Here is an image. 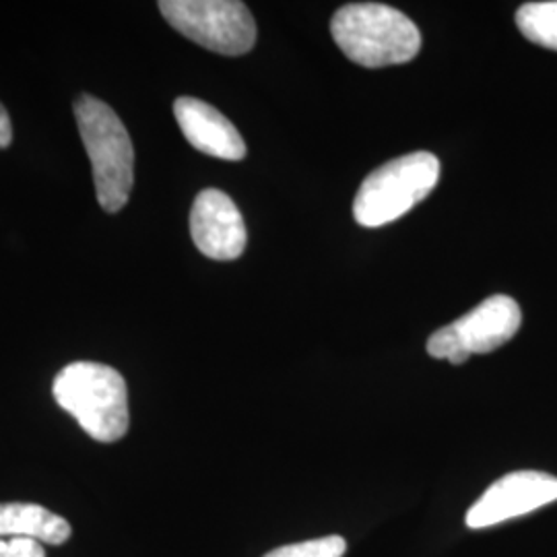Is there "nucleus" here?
I'll use <instances>...</instances> for the list:
<instances>
[{
  "label": "nucleus",
  "mask_w": 557,
  "mask_h": 557,
  "mask_svg": "<svg viewBox=\"0 0 557 557\" xmlns=\"http://www.w3.org/2000/svg\"><path fill=\"white\" fill-rule=\"evenodd\" d=\"M160 11L176 32L211 52L242 57L255 48L257 23L238 0H163Z\"/></svg>",
  "instance_id": "nucleus-5"
},
{
  "label": "nucleus",
  "mask_w": 557,
  "mask_h": 557,
  "mask_svg": "<svg viewBox=\"0 0 557 557\" xmlns=\"http://www.w3.org/2000/svg\"><path fill=\"white\" fill-rule=\"evenodd\" d=\"M193 242L207 259L236 260L246 250V223L236 202L218 188H207L190 211Z\"/></svg>",
  "instance_id": "nucleus-8"
},
{
  "label": "nucleus",
  "mask_w": 557,
  "mask_h": 557,
  "mask_svg": "<svg viewBox=\"0 0 557 557\" xmlns=\"http://www.w3.org/2000/svg\"><path fill=\"white\" fill-rule=\"evenodd\" d=\"M13 140V126H11V119L4 110V106L0 103V149L9 147Z\"/></svg>",
  "instance_id": "nucleus-14"
},
{
  "label": "nucleus",
  "mask_w": 557,
  "mask_h": 557,
  "mask_svg": "<svg viewBox=\"0 0 557 557\" xmlns=\"http://www.w3.org/2000/svg\"><path fill=\"white\" fill-rule=\"evenodd\" d=\"M557 499V478L541 471H517L498 479L471 506L469 529L494 527L510 518L524 517Z\"/></svg>",
  "instance_id": "nucleus-7"
},
{
  "label": "nucleus",
  "mask_w": 557,
  "mask_h": 557,
  "mask_svg": "<svg viewBox=\"0 0 557 557\" xmlns=\"http://www.w3.org/2000/svg\"><path fill=\"white\" fill-rule=\"evenodd\" d=\"M174 116L186 140L209 158L239 161L246 158V143L238 128L218 108L197 98H178Z\"/></svg>",
  "instance_id": "nucleus-9"
},
{
  "label": "nucleus",
  "mask_w": 557,
  "mask_h": 557,
  "mask_svg": "<svg viewBox=\"0 0 557 557\" xmlns=\"http://www.w3.org/2000/svg\"><path fill=\"white\" fill-rule=\"evenodd\" d=\"M81 140L94 168L96 197L101 209L119 213L131 199L135 184V149L119 114L94 96L75 101Z\"/></svg>",
  "instance_id": "nucleus-3"
},
{
  "label": "nucleus",
  "mask_w": 557,
  "mask_h": 557,
  "mask_svg": "<svg viewBox=\"0 0 557 557\" xmlns=\"http://www.w3.org/2000/svg\"><path fill=\"white\" fill-rule=\"evenodd\" d=\"M52 393L91 438L110 444L126 436L128 388L119 370L98 361L69 363L54 379Z\"/></svg>",
  "instance_id": "nucleus-2"
},
{
  "label": "nucleus",
  "mask_w": 557,
  "mask_h": 557,
  "mask_svg": "<svg viewBox=\"0 0 557 557\" xmlns=\"http://www.w3.org/2000/svg\"><path fill=\"white\" fill-rule=\"evenodd\" d=\"M34 539L38 543L62 545L71 537L66 518L46 510L40 504H0V539Z\"/></svg>",
  "instance_id": "nucleus-10"
},
{
  "label": "nucleus",
  "mask_w": 557,
  "mask_h": 557,
  "mask_svg": "<svg viewBox=\"0 0 557 557\" xmlns=\"http://www.w3.org/2000/svg\"><path fill=\"white\" fill-rule=\"evenodd\" d=\"M517 23L527 40L557 52V0L522 4L518 9Z\"/></svg>",
  "instance_id": "nucleus-11"
},
{
  "label": "nucleus",
  "mask_w": 557,
  "mask_h": 557,
  "mask_svg": "<svg viewBox=\"0 0 557 557\" xmlns=\"http://www.w3.org/2000/svg\"><path fill=\"white\" fill-rule=\"evenodd\" d=\"M345 549H347L345 539L331 535V537L310 539L294 545H283L278 549L269 552L264 557H343Z\"/></svg>",
  "instance_id": "nucleus-12"
},
{
  "label": "nucleus",
  "mask_w": 557,
  "mask_h": 557,
  "mask_svg": "<svg viewBox=\"0 0 557 557\" xmlns=\"http://www.w3.org/2000/svg\"><path fill=\"white\" fill-rule=\"evenodd\" d=\"M440 178V161L428 151L384 163L361 182L354 218L363 227H382L428 199Z\"/></svg>",
  "instance_id": "nucleus-4"
},
{
  "label": "nucleus",
  "mask_w": 557,
  "mask_h": 557,
  "mask_svg": "<svg viewBox=\"0 0 557 557\" xmlns=\"http://www.w3.org/2000/svg\"><path fill=\"white\" fill-rule=\"evenodd\" d=\"M331 34L347 59L368 69L405 64L421 50L418 25L398 9L379 2L338 9Z\"/></svg>",
  "instance_id": "nucleus-1"
},
{
  "label": "nucleus",
  "mask_w": 557,
  "mask_h": 557,
  "mask_svg": "<svg viewBox=\"0 0 557 557\" xmlns=\"http://www.w3.org/2000/svg\"><path fill=\"white\" fill-rule=\"evenodd\" d=\"M0 557H46V552L34 539H0Z\"/></svg>",
  "instance_id": "nucleus-13"
},
{
  "label": "nucleus",
  "mask_w": 557,
  "mask_h": 557,
  "mask_svg": "<svg viewBox=\"0 0 557 557\" xmlns=\"http://www.w3.org/2000/svg\"><path fill=\"white\" fill-rule=\"evenodd\" d=\"M520 306L510 296H492L469 314L438 329L428 341L432 358L460 366L475 354H492L515 337L520 329Z\"/></svg>",
  "instance_id": "nucleus-6"
}]
</instances>
